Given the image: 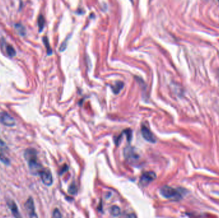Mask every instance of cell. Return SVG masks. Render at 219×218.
<instances>
[{
  "instance_id": "cell-1",
  "label": "cell",
  "mask_w": 219,
  "mask_h": 218,
  "mask_svg": "<svg viewBox=\"0 0 219 218\" xmlns=\"http://www.w3.org/2000/svg\"><path fill=\"white\" fill-rule=\"evenodd\" d=\"M160 193L163 197L173 200H179L182 197L179 191L167 186L162 187L160 190Z\"/></svg>"
},
{
  "instance_id": "cell-2",
  "label": "cell",
  "mask_w": 219,
  "mask_h": 218,
  "mask_svg": "<svg viewBox=\"0 0 219 218\" xmlns=\"http://www.w3.org/2000/svg\"><path fill=\"white\" fill-rule=\"evenodd\" d=\"M42 182L47 186H50L53 184V176L52 172L47 168H44L39 173Z\"/></svg>"
},
{
  "instance_id": "cell-3",
  "label": "cell",
  "mask_w": 219,
  "mask_h": 218,
  "mask_svg": "<svg viewBox=\"0 0 219 218\" xmlns=\"http://www.w3.org/2000/svg\"><path fill=\"white\" fill-rule=\"evenodd\" d=\"M156 178V175L153 171H148L144 173L141 176L140 179V183L143 186H146L149 184Z\"/></svg>"
},
{
  "instance_id": "cell-4",
  "label": "cell",
  "mask_w": 219,
  "mask_h": 218,
  "mask_svg": "<svg viewBox=\"0 0 219 218\" xmlns=\"http://www.w3.org/2000/svg\"><path fill=\"white\" fill-rule=\"evenodd\" d=\"M0 122L8 127H12L16 125V121L14 118L6 112L0 113Z\"/></svg>"
},
{
  "instance_id": "cell-5",
  "label": "cell",
  "mask_w": 219,
  "mask_h": 218,
  "mask_svg": "<svg viewBox=\"0 0 219 218\" xmlns=\"http://www.w3.org/2000/svg\"><path fill=\"white\" fill-rule=\"evenodd\" d=\"M26 211L30 218H38V216L35 213L34 201L32 197L29 198L25 204Z\"/></svg>"
},
{
  "instance_id": "cell-6",
  "label": "cell",
  "mask_w": 219,
  "mask_h": 218,
  "mask_svg": "<svg viewBox=\"0 0 219 218\" xmlns=\"http://www.w3.org/2000/svg\"><path fill=\"white\" fill-rule=\"evenodd\" d=\"M28 163L30 172L33 175H39L40 172L44 169L41 164L38 162L37 159H33Z\"/></svg>"
},
{
  "instance_id": "cell-7",
  "label": "cell",
  "mask_w": 219,
  "mask_h": 218,
  "mask_svg": "<svg viewBox=\"0 0 219 218\" xmlns=\"http://www.w3.org/2000/svg\"><path fill=\"white\" fill-rule=\"evenodd\" d=\"M141 133L144 140H145L147 141L152 143H155L156 141V137L154 136V134H152V133L146 126H142Z\"/></svg>"
},
{
  "instance_id": "cell-8",
  "label": "cell",
  "mask_w": 219,
  "mask_h": 218,
  "mask_svg": "<svg viewBox=\"0 0 219 218\" xmlns=\"http://www.w3.org/2000/svg\"><path fill=\"white\" fill-rule=\"evenodd\" d=\"M7 205H8L9 209H10L11 212L13 216V217L15 218H23L19 213V211L18 210V207L16 205V203H15L13 200H9L7 201Z\"/></svg>"
},
{
  "instance_id": "cell-9",
  "label": "cell",
  "mask_w": 219,
  "mask_h": 218,
  "mask_svg": "<svg viewBox=\"0 0 219 218\" xmlns=\"http://www.w3.org/2000/svg\"><path fill=\"white\" fill-rule=\"evenodd\" d=\"M24 156H25V158L26 159L28 162L32 161L33 159H37V157H36V151L32 148H27L25 151Z\"/></svg>"
},
{
  "instance_id": "cell-10",
  "label": "cell",
  "mask_w": 219,
  "mask_h": 218,
  "mask_svg": "<svg viewBox=\"0 0 219 218\" xmlns=\"http://www.w3.org/2000/svg\"><path fill=\"white\" fill-rule=\"evenodd\" d=\"M124 83L121 81H117L113 86H111L112 90L113 91V93L118 94L121 92V90L123 88Z\"/></svg>"
},
{
  "instance_id": "cell-11",
  "label": "cell",
  "mask_w": 219,
  "mask_h": 218,
  "mask_svg": "<svg viewBox=\"0 0 219 218\" xmlns=\"http://www.w3.org/2000/svg\"><path fill=\"white\" fill-rule=\"evenodd\" d=\"M42 40H43V42H44V44L45 46H46V50H47V54L48 55H52V53H53L52 49V47H50V44H49V42L48 37H44L43 39H42Z\"/></svg>"
},
{
  "instance_id": "cell-12",
  "label": "cell",
  "mask_w": 219,
  "mask_h": 218,
  "mask_svg": "<svg viewBox=\"0 0 219 218\" xmlns=\"http://www.w3.org/2000/svg\"><path fill=\"white\" fill-rule=\"evenodd\" d=\"M45 25V19L42 15H40L38 18V26H39V32H41L44 28Z\"/></svg>"
},
{
  "instance_id": "cell-13",
  "label": "cell",
  "mask_w": 219,
  "mask_h": 218,
  "mask_svg": "<svg viewBox=\"0 0 219 218\" xmlns=\"http://www.w3.org/2000/svg\"><path fill=\"white\" fill-rule=\"evenodd\" d=\"M15 28L17 32L22 36H24L26 34V29L23 24L20 23H17L15 25Z\"/></svg>"
},
{
  "instance_id": "cell-14",
  "label": "cell",
  "mask_w": 219,
  "mask_h": 218,
  "mask_svg": "<svg viewBox=\"0 0 219 218\" xmlns=\"http://www.w3.org/2000/svg\"><path fill=\"white\" fill-rule=\"evenodd\" d=\"M6 52L10 57H13L16 54V50L11 45H8L6 47Z\"/></svg>"
},
{
  "instance_id": "cell-15",
  "label": "cell",
  "mask_w": 219,
  "mask_h": 218,
  "mask_svg": "<svg viewBox=\"0 0 219 218\" xmlns=\"http://www.w3.org/2000/svg\"><path fill=\"white\" fill-rule=\"evenodd\" d=\"M110 213L113 216H118L121 213V209L117 206H113L110 209Z\"/></svg>"
},
{
  "instance_id": "cell-16",
  "label": "cell",
  "mask_w": 219,
  "mask_h": 218,
  "mask_svg": "<svg viewBox=\"0 0 219 218\" xmlns=\"http://www.w3.org/2000/svg\"><path fill=\"white\" fill-rule=\"evenodd\" d=\"M0 161L6 165L10 164V160L8 157H6L3 154L0 153Z\"/></svg>"
},
{
  "instance_id": "cell-17",
  "label": "cell",
  "mask_w": 219,
  "mask_h": 218,
  "mask_svg": "<svg viewBox=\"0 0 219 218\" xmlns=\"http://www.w3.org/2000/svg\"><path fill=\"white\" fill-rule=\"evenodd\" d=\"M77 187L76 186V185L75 184H72L71 185H70V186L69 187L68 189V191L70 194H75L77 193Z\"/></svg>"
},
{
  "instance_id": "cell-18",
  "label": "cell",
  "mask_w": 219,
  "mask_h": 218,
  "mask_svg": "<svg viewBox=\"0 0 219 218\" xmlns=\"http://www.w3.org/2000/svg\"><path fill=\"white\" fill-rule=\"evenodd\" d=\"M7 150V147L6 143L2 140L0 139V153L3 154V152L6 151Z\"/></svg>"
},
{
  "instance_id": "cell-19",
  "label": "cell",
  "mask_w": 219,
  "mask_h": 218,
  "mask_svg": "<svg viewBox=\"0 0 219 218\" xmlns=\"http://www.w3.org/2000/svg\"><path fill=\"white\" fill-rule=\"evenodd\" d=\"M53 216L54 218H62V214L60 212V210L58 209H55L53 213Z\"/></svg>"
},
{
  "instance_id": "cell-20",
  "label": "cell",
  "mask_w": 219,
  "mask_h": 218,
  "mask_svg": "<svg viewBox=\"0 0 219 218\" xmlns=\"http://www.w3.org/2000/svg\"><path fill=\"white\" fill-rule=\"evenodd\" d=\"M126 218H137L136 217V216L133 214V213H131V214H128L126 217Z\"/></svg>"
},
{
  "instance_id": "cell-21",
  "label": "cell",
  "mask_w": 219,
  "mask_h": 218,
  "mask_svg": "<svg viewBox=\"0 0 219 218\" xmlns=\"http://www.w3.org/2000/svg\"><path fill=\"white\" fill-rule=\"evenodd\" d=\"M218 74H219V70H218Z\"/></svg>"
}]
</instances>
